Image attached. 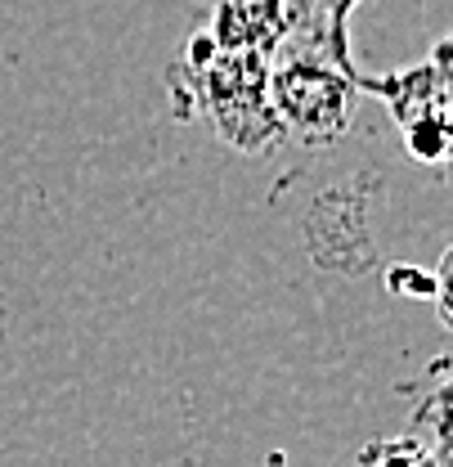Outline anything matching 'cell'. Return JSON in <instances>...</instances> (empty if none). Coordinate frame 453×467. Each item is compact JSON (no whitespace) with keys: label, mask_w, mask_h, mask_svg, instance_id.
Listing matches in <instances>:
<instances>
[{"label":"cell","mask_w":453,"mask_h":467,"mask_svg":"<svg viewBox=\"0 0 453 467\" xmlns=\"http://www.w3.org/2000/svg\"><path fill=\"white\" fill-rule=\"evenodd\" d=\"M408 149H413L422 162H445V153H449V121H445V117L408 121Z\"/></svg>","instance_id":"2"},{"label":"cell","mask_w":453,"mask_h":467,"mask_svg":"<svg viewBox=\"0 0 453 467\" xmlns=\"http://www.w3.org/2000/svg\"><path fill=\"white\" fill-rule=\"evenodd\" d=\"M377 467H440V459L427 454L417 441H399V445H382Z\"/></svg>","instance_id":"4"},{"label":"cell","mask_w":453,"mask_h":467,"mask_svg":"<svg viewBox=\"0 0 453 467\" xmlns=\"http://www.w3.org/2000/svg\"><path fill=\"white\" fill-rule=\"evenodd\" d=\"M391 288L404 292V296H431V301L445 306V270H440V275H422V270L396 265V270H391Z\"/></svg>","instance_id":"3"},{"label":"cell","mask_w":453,"mask_h":467,"mask_svg":"<svg viewBox=\"0 0 453 467\" xmlns=\"http://www.w3.org/2000/svg\"><path fill=\"white\" fill-rule=\"evenodd\" d=\"M279 104L296 130L337 135L350 121V86L333 72H319V67H292L279 77Z\"/></svg>","instance_id":"1"}]
</instances>
